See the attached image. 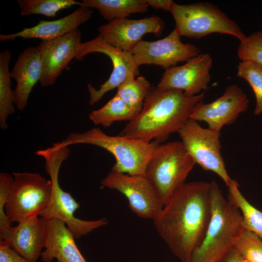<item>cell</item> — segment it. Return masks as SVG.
<instances>
[{
  "instance_id": "5b68a950",
  "label": "cell",
  "mask_w": 262,
  "mask_h": 262,
  "mask_svg": "<svg viewBox=\"0 0 262 262\" xmlns=\"http://www.w3.org/2000/svg\"><path fill=\"white\" fill-rule=\"evenodd\" d=\"M67 147L52 146L36 151V155L45 161V169L52 183L49 203L40 215L45 220L58 219L63 221L75 238L78 239L107 224L105 218L96 220H84L77 218L74 213L80 205L68 192L60 187L58 180L61 166L69 155Z\"/></svg>"
},
{
  "instance_id": "7a4b0ae2",
  "label": "cell",
  "mask_w": 262,
  "mask_h": 262,
  "mask_svg": "<svg viewBox=\"0 0 262 262\" xmlns=\"http://www.w3.org/2000/svg\"><path fill=\"white\" fill-rule=\"evenodd\" d=\"M204 96L203 93L189 96L180 90L151 86L141 111L119 135L164 143L171 134L179 132Z\"/></svg>"
},
{
  "instance_id": "ba28073f",
  "label": "cell",
  "mask_w": 262,
  "mask_h": 262,
  "mask_svg": "<svg viewBox=\"0 0 262 262\" xmlns=\"http://www.w3.org/2000/svg\"><path fill=\"white\" fill-rule=\"evenodd\" d=\"M13 182L5 208L11 223L40 216L51 196L52 183L38 173L14 172Z\"/></svg>"
},
{
  "instance_id": "d4e9b609",
  "label": "cell",
  "mask_w": 262,
  "mask_h": 262,
  "mask_svg": "<svg viewBox=\"0 0 262 262\" xmlns=\"http://www.w3.org/2000/svg\"><path fill=\"white\" fill-rule=\"evenodd\" d=\"M150 87L149 82L144 77L136 78L131 75L118 87L116 94L138 115Z\"/></svg>"
},
{
  "instance_id": "5bb4252c",
  "label": "cell",
  "mask_w": 262,
  "mask_h": 262,
  "mask_svg": "<svg viewBox=\"0 0 262 262\" xmlns=\"http://www.w3.org/2000/svg\"><path fill=\"white\" fill-rule=\"evenodd\" d=\"M81 32L77 29L60 37L42 41L36 47L40 53L42 71L41 86L52 85L82 48Z\"/></svg>"
},
{
  "instance_id": "d6a6232c",
  "label": "cell",
  "mask_w": 262,
  "mask_h": 262,
  "mask_svg": "<svg viewBox=\"0 0 262 262\" xmlns=\"http://www.w3.org/2000/svg\"><path fill=\"white\" fill-rule=\"evenodd\" d=\"M218 262H248L233 247Z\"/></svg>"
},
{
  "instance_id": "8fae6325",
  "label": "cell",
  "mask_w": 262,
  "mask_h": 262,
  "mask_svg": "<svg viewBox=\"0 0 262 262\" xmlns=\"http://www.w3.org/2000/svg\"><path fill=\"white\" fill-rule=\"evenodd\" d=\"M93 52L102 53L108 56L112 62L113 68L108 79L100 85L98 89H96L89 83L87 84L90 95V105L98 102L107 92L117 88L129 76L133 75L136 78L139 75V66L130 52L112 46L98 35L83 43L75 59L82 60L86 55Z\"/></svg>"
},
{
  "instance_id": "ac0fdd59",
  "label": "cell",
  "mask_w": 262,
  "mask_h": 262,
  "mask_svg": "<svg viewBox=\"0 0 262 262\" xmlns=\"http://www.w3.org/2000/svg\"><path fill=\"white\" fill-rule=\"evenodd\" d=\"M93 11L84 6H80L73 12L60 19L40 20L36 25L24 28L21 31L10 34H0V41H14L17 38H39L42 41L60 37L78 28L91 17Z\"/></svg>"
},
{
  "instance_id": "1f68e13d",
  "label": "cell",
  "mask_w": 262,
  "mask_h": 262,
  "mask_svg": "<svg viewBox=\"0 0 262 262\" xmlns=\"http://www.w3.org/2000/svg\"><path fill=\"white\" fill-rule=\"evenodd\" d=\"M149 6L159 10L160 9L170 11L174 2L172 0H146Z\"/></svg>"
},
{
  "instance_id": "2e32d148",
  "label": "cell",
  "mask_w": 262,
  "mask_h": 262,
  "mask_svg": "<svg viewBox=\"0 0 262 262\" xmlns=\"http://www.w3.org/2000/svg\"><path fill=\"white\" fill-rule=\"evenodd\" d=\"M213 60L208 53H200L180 66L165 69L157 87L164 90H178L187 96L198 95L210 82Z\"/></svg>"
},
{
  "instance_id": "52a82bcc",
  "label": "cell",
  "mask_w": 262,
  "mask_h": 262,
  "mask_svg": "<svg viewBox=\"0 0 262 262\" xmlns=\"http://www.w3.org/2000/svg\"><path fill=\"white\" fill-rule=\"evenodd\" d=\"M169 12L175 21V29L181 36L197 39L219 33L233 36L240 41L246 36L235 21L210 3L174 2Z\"/></svg>"
},
{
  "instance_id": "603a6c76",
  "label": "cell",
  "mask_w": 262,
  "mask_h": 262,
  "mask_svg": "<svg viewBox=\"0 0 262 262\" xmlns=\"http://www.w3.org/2000/svg\"><path fill=\"white\" fill-rule=\"evenodd\" d=\"M137 114L115 94L102 107L90 113L89 118L95 125L107 128L116 121H130Z\"/></svg>"
},
{
  "instance_id": "f546056e",
  "label": "cell",
  "mask_w": 262,
  "mask_h": 262,
  "mask_svg": "<svg viewBox=\"0 0 262 262\" xmlns=\"http://www.w3.org/2000/svg\"><path fill=\"white\" fill-rule=\"evenodd\" d=\"M14 178L6 173H0V230L11 226L5 211Z\"/></svg>"
},
{
  "instance_id": "d6986e66",
  "label": "cell",
  "mask_w": 262,
  "mask_h": 262,
  "mask_svg": "<svg viewBox=\"0 0 262 262\" xmlns=\"http://www.w3.org/2000/svg\"><path fill=\"white\" fill-rule=\"evenodd\" d=\"M42 71L41 56L36 47L24 49L10 72L11 78L16 82L15 105L19 110L22 111L26 108L33 88L40 81Z\"/></svg>"
},
{
  "instance_id": "4316f807",
  "label": "cell",
  "mask_w": 262,
  "mask_h": 262,
  "mask_svg": "<svg viewBox=\"0 0 262 262\" xmlns=\"http://www.w3.org/2000/svg\"><path fill=\"white\" fill-rule=\"evenodd\" d=\"M237 76L245 80L251 86L256 98L254 114L262 113V66L250 60H243L237 66Z\"/></svg>"
},
{
  "instance_id": "e0dca14e",
  "label": "cell",
  "mask_w": 262,
  "mask_h": 262,
  "mask_svg": "<svg viewBox=\"0 0 262 262\" xmlns=\"http://www.w3.org/2000/svg\"><path fill=\"white\" fill-rule=\"evenodd\" d=\"M17 223L0 230V240L30 262H36L45 247L46 220L36 216Z\"/></svg>"
},
{
  "instance_id": "4fadbf2b",
  "label": "cell",
  "mask_w": 262,
  "mask_h": 262,
  "mask_svg": "<svg viewBox=\"0 0 262 262\" xmlns=\"http://www.w3.org/2000/svg\"><path fill=\"white\" fill-rule=\"evenodd\" d=\"M247 95L237 85L228 86L224 94L214 101L197 103L193 108L189 119L207 123L208 128L220 132L225 125L233 123L248 108Z\"/></svg>"
},
{
  "instance_id": "7402d4cb",
  "label": "cell",
  "mask_w": 262,
  "mask_h": 262,
  "mask_svg": "<svg viewBox=\"0 0 262 262\" xmlns=\"http://www.w3.org/2000/svg\"><path fill=\"white\" fill-rule=\"evenodd\" d=\"M11 51L9 49L0 53V127L5 130L8 128L7 119L15 112V97L11 86L9 65Z\"/></svg>"
},
{
  "instance_id": "9a60e30c",
  "label": "cell",
  "mask_w": 262,
  "mask_h": 262,
  "mask_svg": "<svg viewBox=\"0 0 262 262\" xmlns=\"http://www.w3.org/2000/svg\"><path fill=\"white\" fill-rule=\"evenodd\" d=\"M164 22L159 16H152L139 19L128 18L115 19L98 28L99 36L112 46L125 51L131 52L142 40L143 36L153 33L161 34Z\"/></svg>"
},
{
  "instance_id": "9c48e42d",
  "label": "cell",
  "mask_w": 262,
  "mask_h": 262,
  "mask_svg": "<svg viewBox=\"0 0 262 262\" xmlns=\"http://www.w3.org/2000/svg\"><path fill=\"white\" fill-rule=\"evenodd\" d=\"M178 133L196 164L217 175L227 187L232 183L234 180L227 172L221 154L220 132L203 128L198 122L189 119Z\"/></svg>"
},
{
  "instance_id": "4dcf8cb0",
  "label": "cell",
  "mask_w": 262,
  "mask_h": 262,
  "mask_svg": "<svg viewBox=\"0 0 262 262\" xmlns=\"http://www.w3.org/2000/svg\"><path fill=\"white\" fill-rule=\"evenodd\" d=\"M0 262H30L12 248L5 241L0 240Z\"/></svg>"
},
{
  "instance_id": "484cf974",
  "label": "cell",
  "mask_w": 262,
  "mask_h": 262,
  "mask_svg": "<svg viewBox=\"0 0 262 262\" xmlns=\"http://www.w3.org/2000/svg\"><path fill=\"white\" fill-rule=\"evenodd\" d=\"M17 3L22 16L42 15L52 17L60 10L82 5V2L74 0H18Z\"/></svg>"
},
{
  "instance_id": "3957f363",
  "label": "cell",
  "mask_w": 262,
  "mask_h": 262,
  "mask_svg": "<svg viewBox=\"0 0 262 262\" xmlns=\"http://www.w3.org/2000/svg\"><path fill=\"white\" fill-rule=\"evenodd\" d=\"M211 219L200 245L188 262H218L234 246L244 228L239 210L226 199L218 184L210 182Z\"/></svg>"
},
{
  "instance_id": "277c9868",
  "label": "cell",
  "mask_w": 262,
  "mask_h": 262,
  "mask_svg": "<svg viewBox=\"0 0 262 262\" xmlns=\"http://www.w3.org/2000/svg\"><path fill=\"white\" fill-rule=\"evenodd\" d=\"M59 147L89 144L110 152L115 159L111 170L130 175L145 176L147 164L160 144L122 135L111 136L93 128L83 132H73L66 139L54 143Z\"/></svg>"
},
{
  "instance_id": "83f0119b",
  "label": "cell",
  "mask_w": 262,
  "mask_h": 262,
  "mask_svg": "<svg viewBox=\"0 0 262 262\" xmlns=\"http://www.w3.org/2000/svg\"><path fill=\"white\" fill-rule=\"evenodd\" d=\"M233 247L248 262H262V240L254 232L244 228Z\"/></svg>"
},
{
  "instance_id": "30bf717a",
  "label": "cell",
  "mask_w": 262,
  "mask_h": 262,
  "mask_svg": "<svg viewBox=\"0 0 262 262\" xmlns=\"http://www.w3.org/2000/svg\"><path fill=\"white\" fill-rule=\"evenodd\" d=\"M100 188L115 190L127 198L137 216L152 220L162 211L164 203L155 189L143 175H130L111 171L100 182Z\"/></svg>"
},
{
  "instance_id": "7c38bea8",
  "label": "cell",
  "mask_w": 262,
  "mask_h": 262,
  "mask_svg": "<svg viewBox=\"0 0 262 262\" xmlns=\"http://www.w3.org/2000/svg\"><path fill=\"white\" fill-rule=\"evenodd\" d=\"M175 29L164 38L154 41L142 40L131 50L137 65H154L166 69L200 54L199 48L184 44Z\"/></svg>"
},
{
  "instance_id": "ffe728a7",
  "label": "cell",
  "mask_w": 262,
  "mask_h": 262,
  "mask_svg": "<svg viewBox=\"0 0 262 262\" xmlns=\"http://www.w3.org/2000/svg\"><path fill=\"white\" fill-rule=\"evenodd\" d=\"M46 220L47 238L41 260L51 262H86L65 223L58 219Z\"/></svg>"
},
{
  "instance_id": "cb8c5ba5",
  "label": "cell",
  "mask_w": 262,
  "mask_h": 262,
  "mask_svg": "<svg viewBox=\"0 0 262 262\" xmlns=\"http://www.w3.org/2000/svg\"><path fill=\"white\" fill-rule=\"evenodd\" d=\"M228 188L227 199L240 211L244 228L254 232L262 240V212L251 204L244 197L236 180H233Z\"/></svg>"
},
{
  "instance_id": "44dd1931",
  "label": "cell",
  "mask_w": 262,
  "mask_h": 262,
  "mask_svg": "<svg viewBox=\"0 0 262 262\" xmlns=\"http://www.w3.org/2000/svg\"><path fill=\"white\" fill-rule=\"evenodd\" d=\"M82 2V6L97 9L108 22L145 13L149 6L146 0H83Z\"/></svg>"
},
{
  "instance_id": "6da1fadb",
  "label": "cell",
  "mask_w": 262,
  "mask_h": 262,
  "mask_svg": "<svg viewBox=\"0 0 262 262\" xmlns=\"http://www.w3.org/2000/svg\"><path fill=\"white\" fill-rule=\"evenodd\" d=\"M210 182L185 183L153 220L155 229L171 253L188 262L200 245L212 212Z\"/></svg>"
},
{
  "instance_id": "f1b7e54d",
  "label": "cell",
  "mask_w": 262,
  "mask_h": 262,
  "mask_svg": "<svg viewBox=\"0 0 262 262\" xmlns=\"http://www.w3.org/2000/svg\"><path fill=\"white\" fill-rule=\"evenodd\" d=\"M238 56L241 61H252L262 66V32L252 33L241 41Z\"/></svg>"
},
{
  "instance_id": "8992f818",
  "label": "cell",
  "mask_w": 262,
  "mask_h": 262,
  "mask_svg": "<svg viewBox=\"0 0 262 262\" xmlns=\"http://www.w3.org/2000/svg\"><path fill=\"white\" fill-rule=\"evenodd\" d=\"M195 164L181 141L164 143L154 150L145 176L164 205L186 183Z\"/></svg>"
}]
</instances>
